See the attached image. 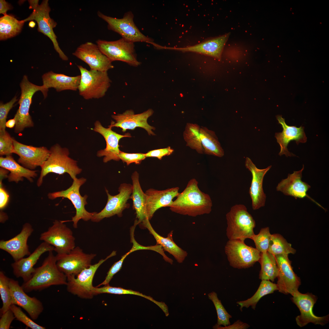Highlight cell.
I'll return each mask as SVG.
<instances>
[{
    "mask_svg": "<svg viewBox=\"0 0 329 329\" xmlns=\"http://www.w3.org/2000/svg\"><path fill=\"white\" fill-rule=\"evenodd\" d=\"M195 178L190 180L184 189L179 193L169 207L172 212L184 215L195 217L209 214L212 203L210 196L199 189Z\"/></svg>",
    "mask_w": 329,
    "mask_h": 329,
    "instance_id": "6da1fadb",
    "label": "cell"
},
{
    "mask_svg": "<svg viewBox=\"0 0 329 329\" xmlns=\"http://www.w3.org/2000/svg\"><path fill=\"white\" fill-rule=\"evenodd\" d=\"M67 283V276L58 269L56 256L51 251L41 265L35 268L31 278L21 286L26 292H29L41 291L53 285H66Z\"/></svg>",
    "mask_w": 329,
    "mask_h": 329,
    "instance_id": "7a4b0ae2",
    "label": "cell"
},
{
    "mask_svg": "<svg viewBox=\"0 0 329 329\" xmlns=\"http://www.w3.org/2000/svg\"><path fill=\"white\" fill-rule=\"evenodd\" d=\"M47 159L41 167V171L37 182L38 186L43 183L44 178L48 174L54 173L59 175L67 173L73 180L80 174L82 169L77 165V161L69 157L68 149L62 147L56 143L51 146Z\"/></svg>",
    "mask_w": 329,
    "mask_h": 329,
    "instance_id": "3957f363",
    "label": "cell"
},
{
    "mask_svg": "<svg viewBox=\"0 0 329 329\" xmlns=\"http://www.w3.org/2000/svg\"><path fill=\"white\" fill-rule=\"evenodd\" d=\"M227 226L226 235L229 240L239 239L245 241L254 234L255 221L243 204H236L226 214Z\"/></svg>",
    "mask_w": 329,
    "mask_h": 329,
    "instance_id": "277c9868",
    "label": "cell"
},
{
    "mask_svg": "<svg viewBox=\"0 0 329 329\" xmlns=\"http://www.w3.org/2000/svg\"><path fill=\"white\" fill-rule=\"evenodd\" d=\"M20 86L21 94L18 102L19 107L14 118L16 121L14 132L16 133L22 132L25 128L34 126L29 112L33 96L37 91H41L45 98L48 91L43 85L38 86L30 82L26 75L23 76Z\"/></svg>",
    "mask_w": 329,
    "mask_h": 329,
    "instance_id": "5b68a950",
    "label": "cell"
},
{
    "mask_svg": "<svg viewBox=\"0 0 329 329\" xmlns=\"http://www.w3.org/2000/svg\"><path fill=\"white\" fill-rule=\"evenodd\" d=\"M77 67L81 73L78 89L80 95L86 100L104 97L111 82L107 72L89 70L80 65Z\"/></svg>",
    "mask_w": 329,
    "mask_h": 329,
    "instance_id": "8992f818",
    "label": "cell"
},
{
    "mask_svg": "<svg viewBox=\"0 0 329 329\" xmlns=\"http://www.w3.org/2000/svg\"><path fill=\"white\" fill-rule=\"evenodd\" d=\"M97 13L99 17L108 23L109 30L118 33L122 38L133 43L143 42L150 43L157 48L159 45L155 43L151 38L143 35L135 25L133 20L134 15L131 11L125 13L121 19L106 16L99 11Z\"/></svg>",
    "mask_w": 329,
    "mask_h": 329,
    "instance_id": "52a82bcc",
    "label": "cell"
},
{
    "mask_svg": "<svg viewBox=\"0 0 329 329\" xmlns=\"http://www.w3.org/2000/svg\"><path fill=\"white\" fill-rule=\"evenodd\" d=\"M116 254V251H114L105 259H101L97 263L91 265L76 276L70 275L67 276L66 285L67 291L82 299H92L95 295L93 291L94 287L92 282L96 271L104 262Z\"/></svg>",
    "mask_w": 329,
    "mask_h": 329,
    "instance_id": "ba28073f",
    "label": "cell"
},
{
    "mask_svg": "<svg viewBox=\"0 0 329 329\" xmlns=\"http://www.w3.org/2000/svg\"><path fill=\"white\" fill-rule=\"evenodd\" d=\"M86 181V179L84 178H76L73 179L72 185L67 189L50 193L48 195V198L51 200L58 197H63L67 198L71 201L76 210V214L72 218L71 220L73 222V226L74 228H77L78 223L79 220L82 219L84 221H87L91 220L96 213V212H90L86 210L85 206L87 203V199L88 196L85 195L82 196L80 193V187Z\"/></svg>",
    "mask_w": 329,
    "mask_h": 329,
    "instance_id": "9c48e42d",
    "label": "cell"
},
{
    "mask_svg": "<svg viewBox=\"0 0 329 329\" xmlns=\"http://www.w3.org/2000/svg\"><path fill=\"white\" fill-rule=\"evenodd\" d=\"M40 239L54 246L58 254L69 253L76 247L72 231L62 221L55 220L47 231L41 234Z\"/></svg>",
    "mask_w": 329,
    "mask_h": 329,
    "instance_id": "30bf717a",
    "label": "cell"
},
{
    "mask_svg": "<svg viewBox=\"0 0 329 329\" xmlns=\"http://www.w3.org/2000/svg\"><path fill=\"white\" fill-rule=\"evenodd\" d=\"M225 252L231 266L239 269L252 266L258 261L261 253L256 248L249 246L240 239L229 240Z\"/></svg>",
    "mask_w": 329,
    "mask_h": 329,
    "instance_id": "8fae6325",
    "label": "cell"
},
{
    "mask_svg": "<svg viewBox=\"0 0 329 329\" xmlns=\"http://www.w3.org/2000/svg\"><path fill=\"white\" fill-rule=\"evenodd\" d=\"M96 43L102 53L112 62L121 61L134 67L140 64L137 58L133 42L122 38L113 41L98 40Z\"/></svg>",
    "mask_w": 329,
    "mask_h": 329,
    "instance_id": "7c38bea8",
    "label": "cell"
},
{
    "mask_svg": "<svg viewBox=\"0 0 329 329\" xmlns=\"http://www.w3.org/2000/svg\"><path fill=\"white\" fill-rule=\"evenodd\" d=\"M48 1V0H43L40 5L38 4L33 9L32 13L27 18L23 20L25 22L35 20L38 24V31L50 39L55 49L58 54L60 57L63 60L67 61L68 60V58L59 47L57 40V37L53 30L57 23L49 16L51 9Z\"/></svg>",
    "mask_w": 329,
    "mask_h": 329,
    "instance_id": "4fadbf2b",
    "label": "cell"
},
{
    "mask_svg": "<svg viewBox=\"0 0 329 329\" xmlns=\"http://www.w3.org/2000/svg\"><path fill=\"white\" fill-rule=\"evenodd\" d=\"M133 190L132 185L125 183L120 185L118 189L119 193L115 195L110 194L105 189L108 196L107 203L100 212H96L91 220L94 222H98L105 218L116 215L119 217H121L123 211L129 207V204L127 202L130 199Z\"/></svg>",
    "mask_w": 329,
    "mask_h": 329,
    "instance_id": "5bb4252c",
    "label": "cell"
},
{
    "mask_svg": "<svg viewBox=\"0 0 329 329\" xmlns=\"http://www.w3.org/2000/svg\"><path fill=\"white\" fill-rule=\"evenodd\" d=\"M96 256L94 253H86L80 247L76 246L69 253L57 254L56 264L59 270L66 276H76L91 265L92 261Z\"/></svg>",
    "mask_w": 329,
    "mask_h": 329,
    "instance_id": "9a60e30c",
    "label": "cell"
},
{
    "mask_svg": "<svg viewBox=\"0 0 329 329\" xmlns=\"http://www.w3.org/2000/svg\"><path fill=\"white\" fill-rule=\"evenodd\" d=\"M291 299L299 309L300 315L296 318L297 325L303 327L310 323L315 324L324 325L329 320V315L322 317L315 315L313 308L317 299L316 296L312 293L302 294L298 291L293 293Z\"/></svg>",
    "mask_w": 329,
    "mask_h": 329,
    "instance_id": "2e32d148",
    "label": "cell"
},
{
    "mask_svg": "<svg viewBox=\"0 0 329 329\" xmlns=\"http://www.w3.org/2000/svg\"><path fill=\"white\" fill-rule=\"evenodd\" d=\"M278 269V280L276 284L278 291L285 294L292 295L298 291L301 285L300 279L295 273L292 262L288 255L275 256Z\"/></svg>",
    "mask_w": 329,
    "mask_h": 329,
    "instance_id": "e0dca14e",
    "label": "cell"
},
{
    "mask_svg": "<svg viewBox=\"0 0 329 329\" xmlns=\"http://www.w3.org/2000/svg\"><path fill=\"white\" fill-rule=\"evenodd\" d=\"M73 54L88 64L91 70L107 72L114 67L112 62L102 53L97 45L91 42L81 44Z\"/></svg>",
    "mask_w": 329,
    "mask_h": 329,
    "instance_id": "ac0fdd59",
    "label": "cell"
},
{
    "mask_svg": "<svg viewBox=\"0 0 329 329\" xmlns=\"http://www.w3.org/2000/svg\"><path fill=\"white\" fill-rule=\"evenodd\" d=\"M13 153L18 155V163L24 167L33 170L41 167L48 158L50 150L44 146L35 147L20 143L13 138Z\"/></svg>",
    "mask_w": 329,
    "mask_h": 329,
    "instance_id": "d6986e66",
    "label": "cell"
},
{
    "mask_svg": "<svg viewBox=\"0 0 329 329\" xmlns=\"http://www.w3.org/2000/svg\"><path fill=\"white\" fill-rule=\"evenodd\" d=\"M153 113L151 109L136 114L132 110H127L122 114L112 115L111 117L115 122H112L110 126L112 127H120L123 132L127 129L133 130L136 127H140L145 129L149 135H155L152 130H155V128L149 125L147 122L148 119Z\"/></svg>",
    "mask_w": 329,
    "mask_h": 329,
    "instance_id": "ffe728a7",
    "label": "cell"
},
{
    "mask_svg": "<svg viewBox=\"0 0 329 329\" xmlns=\"http://www.w3.org/2000/svg\"><path fill=\"white\" fill-rule=\"evenodd\" d=\"M34 231L31 225L25 223L21 232L13 238L8 240L0 241V249L9 253L15 261L30 254L27 240Z\"/></svg>",
    "mask_w": 329,
    "mask_h": 329,
    "instance_id": "44dd1931",
    "label": "cell"
},
{
    "mask_svg": "<svg viewBox=\"0 0 329 329\" xmlns=\"http://www.w3.org/2000/svg\"><path fill=\"white\" fill-rule=\"evenodd\" d=\"M9 285L12 304L24 309L33 320L37 319L44 310L42 303L36 298L26 293L18 281L9 278Z\"/></svg>",
    "mask_w": 329,
    "mask_h": 329,
    "instance_id": "7402d4cb",
    "label": "cell"
},
{
    "mask_svg": "<svg viewBox=\"0 0 329 329\" xmlns=\"http://www.w3.org/2000/svg\"><path fill=\"white\" fill-rule=\"evenodd\" d=\"M245 166L251 172L252 179L249 189V194L252 200V206L253 210L258 209L264 206L266 196L263 188L264 177L271 167L260 169L257 168L251 159L246 157Z\"/></svg>",
    "mask_w": 329,
    "mask_h": 329,
    "instance_id": "603a6c76",
    "label": "cell"
},
{
    "mask_svg": "<svg viewBox=\"0 0 329 329\" xmlns=\"http://www.w3.org/2000/svg\"><path fill=\"white\" fill-rule=\"evenodd\" d=\"M54 249L52 246L43 242L28 257L14 261L11 264L14 275L17 278H21L24 282L27 281L31 277L35 269L34 266L41 255L46 252L53 251Z\"/></svg>",
    "mask_w": 329,
    "mask_h": 329,
    "instance_id": "cb8c5ba5",
    "label": "cell"
},
{
    "mask_svg": "<svg viewBox=\"0 0 329 329\" xmlns=\"http://www.w3.org/2000/svg\"><path fill=\"white\" fill-rule=\"evenodd\" d=\"M110 126L108 128L104 127L100 122L97 121L94 123L93 130L101 135L104 138L106 143V147L98 151L97 156L98 157L104 156L103 161L107 163L111 160L119 161L120 159L119 154L120 151L119 147V140L122 138L131 137L127 135H122L113 131Z\"/></svg>",
    "mask_w": 329,
    "mask_h": 329,
    "instance_id": "d4e9b609",
    "label": "cell"
},
{
    "mask_svg": "<svg viewBox=\"0 0 329 329\" xmlns=\"http://www.w3.org/2000/svg\"><path fill=\"white\" fill-rule=\"evenodd\" d=\"M276 118L283 128L281 132L276 133L275 135L281 147L279 154L281 156L285 154L286 157L295 156L288 151L287 147L290 141L292 140H295L297 144L300 143H304L306 142L307 137L304 131V127L302 126L297 127L295 126L288 125L281 115H277Z\"/></svg>",
    "mask_w": 329,
    "mask_h": 329,
    "instance_id": "484cf974",
    "label": "cell"
},
{
    "mask_svg": "<svg viewBox=\"0 0 329 329\" xmlns=\"http://www.w3.org/2000/svg\"><path fill=\"white\" fill-rule=\"evenodd\" d=\"M179 187H176L163 190H158L152 188L147 190L145 193L146 196V210L148 219L150 220L154 213L163 207H169L172 203L173 199L178 196Z\"/></svg>",
    "mask_w": 329,
    "mask_h": 329,
    "instance_id": "4316f807",
    "label": "cell"
},
{
    "mask_svg": "<svg viewBox=\"0 0 329 329\" xmlns=\"http://www.w3.org/2000/svg\"><path fill=\"white\" fill-rule=\"evenodd\" d=\"M304 169L303 165L301 170L294 171L292 174H289L286 179H282L278 184L276 190L281 192L285 195L292 196L295 199L303 198L306 197L324 208L307 194V192L311 186L301 180L302 172Z\"/></svg>",
    "mask_w": 329,
    "mask_h": 329,
    "instance_id": "83f0119b",
    "label": "cell"
},
{
    "mask_svg": "<svg viewBox=\"0 0 329 329\" xmlns=\"http://www.w3.org/2000/svg\"><path fill=\"white\" fill-rule=\"evenodd\" d=\"M230 34L206 41L199 44L184 48L164 47L165 49L174 50L183 52H192L203 54L221 59L224 47L227 41Z\"/></svg>",
    "mask_w": 329,
    "mask_h": 329,
    "instance_id": "f1b7e54d",
    "label": "cell"
},
{
    "mask_svg": "<svg viewBox=\"0 0 329 329\" xmlns=\"http://www.w3.org/2000/svg\"><path fill=\"white\" fill-rule=\"evenodd\" d=\"M43 85L48 89L55 88L58 92L65 90L75 91L78 90L81 76H70L50 71L42 76Z\"/></svg>",
    "mask_w": 329,
    "mask_h": 329,
    "instance_id": "f546056e",
    "label": "cell"
},
{
    "mask_svg": "<svg viewBox=\"0 0 329 329\" xmlns=\"http://www.w3.org/2000/svg\"><path fill=\"white\" fill-rule=\"evenodd\" d=\"M142 224L154 237L157 244L160 245L163 249L172 255L178 262L181 263L183 262L187 256L188 253L174 241L172 238L173 231L170 232L166 237H164L154 230L148 219L144 221Z\"/></svg>",
    "mask_w": 329,
    "mask_h": 329,
    "instance_id": "4dcf8cb0",
    "label": "cell"
},
{
    "mask_svg": "<svg viewBox=\"0 0 329 329\" xmlns=\"http://www.w3.org/2000/svg\"><path fill=\"white\" fill-rule=\"evenodd\" d=\"M0 166L10 172L7 177L9 182H14L17 183L22 181L24 178L32 182L33 179L37 176V171L27 168L21 165L15 160L11 155L5 157L1 156Z\"/></svg>",
    "mask_w": 329,
    "mask_h": 329,
    "instance_id": "1f68e13d",
    "label": "cell"
},
{
    "mask_svg": "<svg viewBox=\"0 0 329 329\" xmlns=\"http://www.w3.org/2000/svg\"><path fill=\"white\" fill-rule=\"evenodd\" d=\"M131 179L133 190L130 199L133 201V207L136 215L135 221L138 224L148 219L146 210V196L141 187L139 174L137 171L132 174Z\"/></svg>",
    "mask_w": 329,
    "mask_h": 329,
    "instance_id": "d6a6232c",
    "label": "cell"
},
{
    "mask_svg": "<svg viewBox=\"0 0 329 329\" xmlns=\"http://www.w3.org/2000/svg\"><path fill=\"white\" fill-rule=\"evenodd\" d=\"M200 136L204 153L219 157L224 154L215 132L203 126H200Z\"/></svg>",
    "mask_w": 329,
    "mask_h": 329,
    "instance_id": "836d02e7",
    "label": "cell"
},
{
    "mask_svg": "<svg viewBox=\"0 0 329 329\" xmlns=\"http://www.w3.org/2000/svg\"><path fill=\"white\" fill-rule=\"evenodd\" d=\"M261 265L259 278L262 280L274 281L277 278L278 269L275 256L268 252L261 253L258 261Z\"/></svg>",
    "mask_w": 329,
    "mask_h": 329,
    "instance_id": "e575fe53",
    "label": "cell"
},
{
    "mask_svg": "<svg viewBox=\"0 0 329 329\" xmlns=\"http://www.w3.org/2000/svg\"><path fill=\"white\" fill-rule=\"evenodd\" d=\"M25 22L13 16L6 15L0 18V40H5L20 32Z\"/></svg>",
    "mask_w": 329,
    "mask_h": 329,
    "instance_id": "d590c367",
    "label": "cell"
},
{
    "mask_svg": "<svg viewBox=\"0 0 329 329\" xmlns=\"http://www.w3.org/2000/svg\"><path fill=\"white\" fill-rule=\"evenodd\" d=\"M278 290L276 284L269 280H262L255 293L251 298L244 301H238L237 303L240 306L241 311L243 307L248 308L249 306L255 310L256 304L265 295L273 293Z\"/></svg>",
    "mask_w": 329,
    "mask_h": 329,
    "instance_id": "8d00e7d4",
    "label": "cell"
},
{
    "mask_svg": "<svg viewBox=\"0 0 329 329\" xmlns=\"http://www.w3.org/2000/svg\"><path fill=\"white\" fill-rule=\"evenodd\" d=\"M93 291L95 295L102 293L118 295L130 294L138 295L154 302L162 310H165L167 307V305L164 302L156 301L151 297L143 294L139 292L130 289H126L121 287H113L110 286L109 285H104L101 287H94Z\"/></svg>",
    "mask_w": 329,
    "mask_h": 329,
    "instance_id": "74e56055",
    "label": "cell"
},
{
    "mask_svg": "<svg viewBox=\"0 0 329 329\" xmlns=\"http://www.w3.org/2000/svg\"><path fill=\"white\" fill-rule=\"evenodd\" d=\"M200 126L196 124L188 123L183 133V137L187 146L195 150L199 154H203L200 136Z\"/></svg>",
    "mask_w": 329,
    "mask_h": 329,
    "instance_id": "f35d334b",
    "label": "cell"
},
{
    "mask_svg": "<svg viewBox=\"0 0 329 329\" xmlns=\"http://www.w3.org/2000/svg\"><path fill=\"white\" fill-rule=\"evenodd\" d=\"M268 252L275 256L294 254L296 250L292 247V245L282 235L276 233L271 235Z\"/></svg>",
    "mask_w": 329,
    "mask_h": 329,
    "instance_id": "ab89813d",
    "label": "cell"
},
{
    "mask_svg": "<svg viewBox=\"0 0 329 329\" xmlns=\"http://www.w3.org/2000/svg\"><path fill=\"white\" fill-rule=\"evenodd\" d=\"M9 278L0 271V295L2 306L0 309L1 315L10 309L12 304V295L9 285Z\"/></svg>",
    "mask_w": 329,
    "mask_h": 329,
    "instance_id": "60d3db41",
    "label": "cell"
},
{
    "mask_svg": "<svg viewBox=\"0 0 329 329\" xmlns=\"http://www.w3.org/2000/svg\"><path fill=\"white\" fill-rule=\"evenodd\" d=\"M209 299L213 302L217 313L218 319L217 325H223L224 327L230 324L229 319L232 318L226 310L221 301L218 299L217 294L214 292L209 293Z\"/></svg>",
    "mask_w": 329,
    "mask_h": 329,
    "instance_id": "b9f144b4",
    "label": "cell"
},
{
    "mask_svg": "<svg viewBox=\"0 0 329 329\" xmlns=\"http://www.w3.org/2000/svg\"><path fill=\"white\" fill-rule=\"evenodd\" d=\"M271 235L269 227H266L262 228L258 234H254L251 239L258 250L260 253L265 252L268 251Z\"/></svg>",
    "mask_w": 329,
    "mask_h": 329,
    "instance_id": "7bdbcfd3",
    "label": "cell"
},
{
    "mask_svg": "<svg viewBox=\"0 0 329 329\" xmlns=\"http://www.w3.org/2000/svg\"><path fill=\"white\" fill-rule=\"evenodd\" d=\"M140 250V247L137 244L134 243L131 249L127 253L122 256L118 261L115 262L109 269L107 273L105 280L101 283L96 287H99L102 285H108L113 278V276L121 269L123 263L126 257L130 253L136 251Z\"/></svg>",
    "mask_w": 329,
    "mask_h": 329,
    "instance_id": "ee69618b",
    "label": "cell"
},
{
    "mask_svg": "<svg viewBox=\"0 0 329 329\" xmlns=\"http://www.w3.org/2000/svg\"><path fill=\"white\" fill-rule=\"evenodd\" d=\"M10 309L13 312L15 318L32 329H45V327L41 326L29 318L22 310L21 308L14 304H12Z\"/></svg>",
    "mask_w": 329,
    "mask_h": 329,
    "instance_id": "f6af8a7d",
    "label": "cell"
},
{
    "mask_svg": "<svg viewBox=\"0 0 329 329\" xmlns=\"http://www.w3.org/2000/svg\"><path fill=\"white\" fill-rule=\"evenodd\" d=\"M13 138L5 131L0 132V155H11L13 153Z\"/></svg>",
    "mask_w": 329,
    "mask_h": 329,
    "instance_id": "bcb514c9",
    "label": "cell"
},
{
    "mask_svg": "<svg viewBox=\"0 0 329 329\" xmlns=\"http://www.w3.org/2000/svg\"><path fill=\"white\" fill-rule=\"evenodd\" d=\"M17 101V97L15 96L9 102L3 104H0V132L6 131V123L8 114L12 108L15 103Z\"/></svg>",
    "mask_w": 329,
    "mask_h": 329,
    "instance_id": "7dc6e473",
    "label": "cell"
},
{
    "mask_svg": "<svg viewBox=\"0 0 329 329\" xmlns=\"http://www.w3.org/2000/svg\"><path fill=\"white\" fill-rule=\"evenodd\" d=\"M119 157L120 160L126 163L127 165L134 163L139 164L141 161L146 157L145 154L142 153H128L120 151Z\"/></svg>",
    "mask_w": 329,
    "mask_h": 329,
    "instance_id": "c3c4849f",
    "label": "cell"
},
{
    "mask_svg": "<svg viewBox=\"0 0 329 329\" xmlns=\"http://www.w3.org/2000/svg\"><path fill=\"white\" fill-rule=\"evenodd\" d=\"M15 318L13 312L10 308L1 315L0 319V329H9L12 322Z\"/></svg>",
    "mask_w": 329,
    "mask_h": 329,
    "instance_id": "681fc988",
    "label": "cell"
},
{
    "mask_svg": "<svg viewBox=\"0 0 329 329\" xmlns=\"http://www.w3.org/2000/svg\"><path fill=\"white\" fill-rule=\"evenodd\" d=\"M174 151L173 149L170 147H168L164 148L150 151L145 154V155L146 157H154L161 160L163 157L171 155Z\"/></svg>",
    "mask_w": 329,
    "mask_h": 329,
    "instance_id": "f907efd6",
    "label": "cell"
},
{
    "mask_svg": "<svg viewBox=\"0 0 329 329\" xmlns=\"http://www.w3.org/2000/svg\"><path fill=\"white\" fill-rule=\"evenodd\" d=\"M249 327L247 324L243 323L239 320H238L232 324H230L225 327H221L216 324L213 327L215 329H246Z\"/></svg>",
    "mask_w": 329,
    "mask_h": 329,
    "instance_id": "816d5d0a",
    "label": "cell"
},
{
    "mask_svg": "<svg viewBox=\"0 0 329 329\" xmlns=\"http://www.w3.org/2000/svg\"><path fill=\"white\" fill-rule=\"evenodd\" d=\"M2 181H0V209H2L6 206L9 199V195L2 186Z\"/></svg>",
    "mask_w": 329,
    "mask_h": 329,
    "instance_id": "f5cc1de1",
    "label": "cell"
},
{
    "mask_svg": "<svg viewBox=\"0 0 329 329\" xmlns=\"http://www.w3.org/2000/svg\"><path fill=\"white\" fill-rule=\"evenodd\" d=\"M11 9V5L5 0H0V13L7 15V12Z\"/></svg>",
    "mask_w": 329,
    "mask_h": 329,
    "instance_id": "db71d44e",
    "label": "cell"
},
{
    "mask_svg": "<svg viewBox=\"0 0 329 329\" xmlns=\"http://www.w3.org/2000/svg\"><path fill=\"white\" fill-rule=\"evenodd\" d=\"M16 125V121L13 118L10 119L6 122L5 126L6 127L9 128H12L15 126Z\"/></svg>",
    "mask_w": 329,
    "mask_h": 329,
    "instance_id": "11a10c76",
    "label": "cell"
},
{
    "mask_svg": "<svg viewBox=\"0 0 329 329\" xmlns=\"http://www.w3.org/2000/svg\"><path fill=\"white\" fill-rule=\"evenodd\" d=\"M28 2L30 5V9H34L39 4V0H28Z\"/></svg>",
    "mask_w": 329,
    "mask_h": 329,
    "instance_id": "9f6ffc18",
    "label": "cell"
},
{
    "mask_svg": "<svg viewBox=\"0 0 329 329\" xmlns=\"http://www.w3.org/2000/svg\"><path fill=\"white\" fill-rule=\"evenodd\" d=\"M8 217L6 213L2 212H0V222L3 223L7 219Z\"/></svg>",
    "mask_w": 329,
    "mask_h": 329,
    "instance_id": "6f0895ef",
    "label": "cell"
},
{
    "mask_svg": "<svg viewBox=\"0 0 329 329\" xmlns=\"http://www.w3.org/2000/svg\"><path fill=\"white\" fill-rule=\"evenodd\" d=\"M35 23L33 21H30L29 23V26L31 28L34 27L35 25Z\"/></svg>",
    "mask_w": 329,
    "mask_h": 329,
    "instance_id": "680465c9",
    "label": "cell"
}]
</instances>
